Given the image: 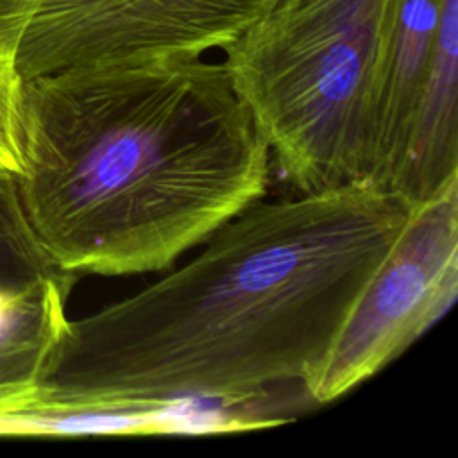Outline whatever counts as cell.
Listing matches in <instances>:
<instances>
[{"instance_id": "obj_1", "label": "cell", "mask_w": 458, "mask_h": 458, "mask_svg": "<svg viewBox=\"0 0 458 458\" xmlns=\"http://www.w3.org/2000/svg\"><path fill=\"white\" fill-rule=\"evenodd\" d=\"M411 206L370 181L252 202L197 258L66 320L23 408L50 433L188 401L224 406L304 385Z\"/></svg>"}, {"instance_id": "obj_2", "label": "cell", "mask_w": 458, "mask_h": 458, "mask_svg": "<svg viewBox=\"0 0 458 458\" xmlns=\"http://www.w3.org/2000/svg\"><path fill=\"white\" fill-rule=\"evenodd\" d=\"M23 209L64 272H161L267 193L270 148L222 63L141 57L20 79Z\"/></svg>"}, {"instance_id": "obj_3", "label": "cell", "mask_w": 458, "mask_h": 458, "mask_svg": "<svg viewBox=\"0 0 458 458\" xmlns=\"http://www.w3.org/2000/svg\"><path fill=\"white\" fill-rule=\"evenodd\" d=\"M385 0H276L224 68L299 193L365 181L367 118Z\"/></svg>"}, {"instance_id": "obj_4", "label": "cell", "mask_w": 458, "mask_h": 458, "mask_svg": "<svg viewBox=\"0 0 458 458\" xmlns=\"http://www.w3.org/2000/svg\"><path fill=\"white\" fill-rule=\"evenodd\" d=\"M458 293V181L411 208L331 349L302 385L329 403L377 374L420 338Z\"/></svg>"}, {"instance_id": "obj_5", "label": "cell", "mask_w": 458, "mask_h": 458, "mask_svg": "<svg viewBox=\"0 0 458 458\" xmlns=\"http://www.w3.org/2000/svg\"><path fill=\"white\" fill-rule=\"evenodd\" d=\"M276 0H45L23 34L16 73L141 57H202L233 43Z\"/></svg>"}, {"instance_id": "obj_6", "label": "cell", "mask_w": 458, "mask_h": 458, "mask_svg": "<svg viewBox=\"0 0 458 458\" xmlns=\"http://www.w3.org/2000/svg\"><path fill=\"white\" fill-rule=\"evenodd\" d=\"M442 0H385L367 118L365 181L388 190L426 81Z\"/></svg>"}, {"instance_id": "obj_7", "label": "cell", "mask_w": 458, "mask_h": 458, "mask_svg": "<svg viewBox=\"0 0 458 458\" xmlns=\"http://www.w3.org/2000/svg\"><path fill=\"white\" fill-rule=\"evenodd\" d=\"M458 181V0H442L437 38L388 191L411 208Z\"/></svg>"}, {"instance_id": "obj_8", "label": "cell", "mask_w": 458, "mask_h": 458, "mask_svg": "<svg viewBox=\"0 0 458 458\" xmlns=\"http://www.w3.org/2000/svg\"><path fill=\"white\" fill-rule=\"evenodd\" d=\"M75 274H63L0 304V385L36 383L66 318Z\"/></svg>"}, {"instance_id": "obj_9", "label": "cell", "mask_w": 458, "mask_h": 458, "mask_svg": "<svg viewBox=\"0 0 458 458\" xmlns=\"http://www.w3.org/2000/svg\"><path fill=\"white\" fill-rule=\"evenodd\" d=\"M63 274L72 272L52 261L32 229L16 174L0 168V293H25Z\"/></svg>"}, {"instance_id": "obj_10", "label": "cell", "mask_w": 458, "mask_h": 458, "mask_svg": "<svg viewBox=\"0 0 458 458\" xmlns=\"http://www.w3.org/2000/svg\"><path fill=\"white\" fill-rule=\"evenodd\" d=\"M18 84L16 68L0 61V168L13 174H18L21 166L16 127Z\"/></svg>"}, {"instance_id": "obj_11", "label": "cell", "mask_w": 458, "mask_h": 458, "mask_svg": "<svg viewBox=\"0 0 458 458\" xmlns=\"http://www.w3.org/2000/svg\"><path fill=\"white\" fill-rule=\"evenodd\" d=\"M43 2L45 0H0V61L14 66L23 34Z\"/></svg>"}, {"instance_id": "obj_12", "label": "cell", "mask_w": 458, "mask_h": 458, "mask_svg": "<svg viewBox=\"0 0 458 458\" xmlns=\"http://www.w3.org/2000/svg\"><path fill=\"white\" fill-rule=\"evenodd\" d=\"M36 394V383L0 385V411L27 406Z\"/></svg>"}]
</instances>
